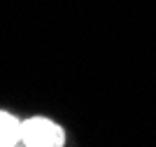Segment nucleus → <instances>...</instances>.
I'll return each mask as SVG.
<instances>
[{
  "instance_id": "1",
  "label": "nucleus",
  "mask_w": 156,
  "mask_h": 147,
  "mask_svg": "<svg viewBox=\"0 0 156 147\" xmlns=\"http://www.w3.org/2000/svg\"><path fill=\"white\" fill-rule=\"evenodd\" d=\"M21 142L28 147H61L65 142V133L51 119L30 117L21 122Z\"/></svg>"
},
{
  "instance_id": "2",
  "label": "nucleus",
  "mask_w": 156,
  "mask_h": 147,
  "mask_svg": "<svg viewBox=\"0 0 156 147\" xmlns=\"http://www.w3.org/2000/svg\"><path fill=\"white\" fill-rule=\"evenodd\" d=\"M21 142V122L14 115L0 110V147H12Z\"/></svg>"
}]
</instances>
